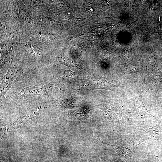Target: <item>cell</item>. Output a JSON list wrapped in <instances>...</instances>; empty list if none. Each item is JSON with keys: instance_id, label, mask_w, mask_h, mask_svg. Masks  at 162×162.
I'll list each match as a JSON object with an SVG mask.
<instances>
[{"instance_id": "3957f363", "label": "cell", "mask_w": 162, "mask_h": 162, "mask_svg": "<svg viewBox=\"0 0 162 162\" xmlns=\"http://www.w3.org/2000/svg\"><path fill=\"white\" fill-rule=\"evenodd\" d=\"M158 32L160 34H162V26H160L158 29Z\"/></svg>"}, {"instance_id": "6da1fadb", "label": "cell", "mask_w": 162, "mask_h": 162, "mask_svg": "<svg viewBox=\"0 0 162 162\" xmlns=\"http://www.w3.org/2000/svg\"><path fill=\"white\" fill-rule=\"evenodd\" d=\"M98 139L104 144L114 147L120 157L123 159L126 162H130V156L135 147L134 145H132L128 146L127 145L121 146H114L106 143L99 138Z\"/></svg>"}, {"instance_id": "7a4b0ae2", "label": "cell", "mask_w": 162, "mask_h": 162, "mask_svg": "<svg viewBox=\"0 0 162 162\" xmlns=\"http://www.w3.org/2000/svg\"><path fill=\"white\" fill-rule=\"evenodd\" d=\"M10 77L8 74H7L4 78L2 85V90L3 92L6 91L9 89L10 85H11Z\"/></svg>"}]
</instances>
